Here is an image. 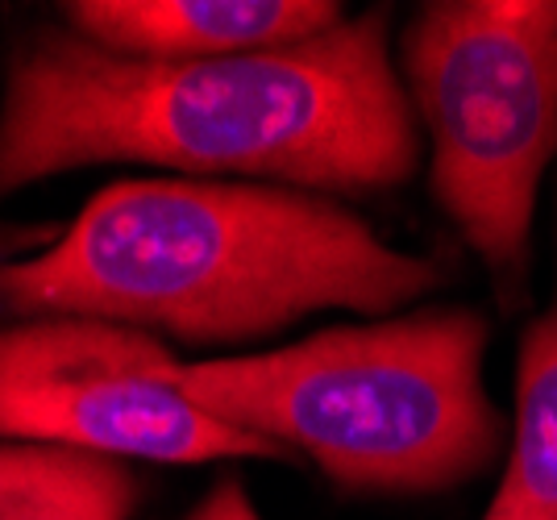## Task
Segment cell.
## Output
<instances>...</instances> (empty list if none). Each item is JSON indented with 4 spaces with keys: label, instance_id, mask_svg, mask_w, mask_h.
Here are the masks:
<instances>
[{
    "label": "cell",
    "instance_id": "1",
    "mask_svg": "<svg viewBox=\"0 0 557 520\" xmlns=\"http://www.w3.org/2000/svg\"><path fill=\"white\" fill-rule=\"evenodd\" d=\"M88 163L267 175L300 188H399L420 129L367 13L296 47L154 63L42 34L17 54L0 109V191Z\"/></svg>",
    "mask_w": 557,
    "mask_h": 520
},
{
    "label": "cell",
    "instance_id": "2",
    "mask_svg": "<svg viewBox=\"0 0 557 520\" xmlns=\"http://www.w3.org/2000/svg\"><path fill=\"white\" fill-rule=\"evenodd\" d=\"M442 287L342 205L267 184L134 179L75 216L47 255L0 267L4 312L154 325L187 342H242L317 308L392 312Z\"/></svg>",
    "mask_w": 557,
    "mask_h": 520
},
{
    "label": "cell",
    "instance_id": "3",
    "mask_svg": "<svg viewBox=\"0 0 557 520\" xmlns=\"http://www.w3.org/2000/svg\"><path fill=\"white\" fill-rule=\"evenodd\" d=\"M483 355L474 308H429L271 355L180 362V387L225 425L308 454L346 492L424 496L479 474L504 442Z\"/></svg>",
    "mask_w": 557,
    "mask_h": 520
},
{
    "label": "cell",
    "instance_id": "4",
    "mask_svg": "<svg viewBox=\"0 0 557 520\" xmlns=\"http://www.w3.org/2000/svg\"><path fill=\"white\" fill-rule=\"evenodd\" d=\"M404 72L433 146V191L524 300L536 188L557 154V0H442L404 34Z\"/></svg>",
    "mask_w": 557,
    "mask_h": 520
},
{
    "label": "cell",
    "instance_id": "5",
    "mask_svg": "<svg viewBox=\"0 0 557 520\" xmlns=\"http://www.w3.org/2000/svg\"><path fill=\"white\" fill-rule=\"evenodd\" d=\"M0 433L104 458H287L187 400L154 337L88 317L0 330Z\"/></svg>",
    "mask_w": 557,
    "mask_h": 520
},
{
    "label": "cell",
    "instance_id": "6",
    "mask_svg": "<svg viewBox=\"0 0 557 520\" xmlns=\"http://www.w3.org/2000/svg\"><path fill=\"white\" fill-rule=\"evenodd\" d=\"M67 13L84 42L154 63L283 50L342 22L333 0H84Z\"/></svg>",
    "mask_w": 557,
    "mask_h": 520
},
{
    "label": "cell",
    "instance_id": "7",
    "mask_svg": "<svg viewBox=\"0 0 557 520\" xmlns=\"http://www.w3.org/2000/svg\"><path fill=\"white\" fill-rule=\"evenodd\" d=\"M138 474L88 449L0 442V520H129Z\"/></svg>",
    "mask_w": 557,
    "mask_h": 520
},
{
    "label": "cell",
    "instance_id": "8",
    "mask_svg": "<svg viewBox=\"0 0 557 520\" xmlns=\"http://www.w3.org/2000/svg\"><path fill=\"white\" fill-rule=\"evenodd\" d=\"M483 520H557V300L520 342L511 458Z\"/></svg>",
    "mask_w": 557,
    "mask_h": 520
},
{
    "label": "cell",
    "instance_id": "9",
    "mask_svg": "<svg viewBox=\"0 0 557 520\" xmlns=\"http://www.w3.org/2000/svg\"><path fill=\"white\" fill-rule=\"evenodd\" d=\"M187 520H258V512L255 504H250V496H246V487L230 474V479H221L209 496L187 512Z\"/></svg>",
    "mask_w": 557,
    "mask_h": 520
}]
</instances>
